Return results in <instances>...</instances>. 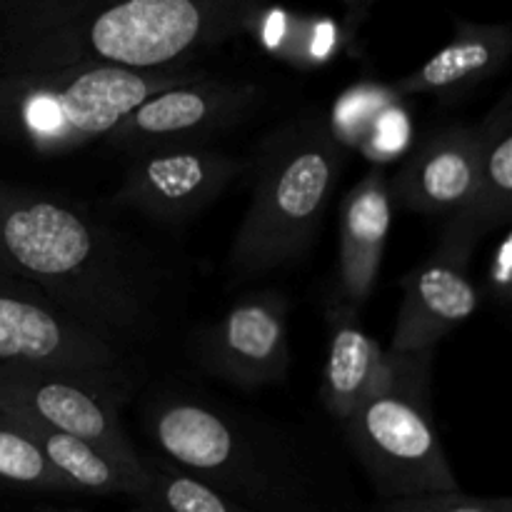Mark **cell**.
I'll list each match as a JSON object with an SVG mask.
<instances>
[{
  "label": "cell",
  "mask_w": 512,
  "mask_h": 512,
  "mask_svg": "<svg viewBox=\"0 0 512 512\" xmlns=\"http://www.w3.org/2000/svg\"><path fill=\"white\" fill-rule=\"evenodd\" d=\"M0 270L128 355L158 338L168 308L170 278L143 245L78 200L5 180Z\"/></svg>",
  "instance_id": "cell-1"
},
{
  "label": "cell",
  "mask_w": 512,
  "mask_h": 512,
  "mask_svg": "<svg viewBox=\"0 0 512 512\" xmlns=\"http://www.w3.org/2000/svg\"><path fill=\"white\" fill-rule=\"evenodd\" d=\"M273 0H0V75L75 65L188 68Z\"/></svg>",
  "instance_id": "cell-2"
},
{
  "label": "cell",
  "mask_w": 512,
  "mask_h": 512,
  "mask_svg": "<svg viewBox=\"0 0 512 512\" xmlns=\"http://www.w3.org/2000/svg\"><path fill=\"white\" fill-rule=\"evenodd\" d=\"M155 455L255 512H335L293 440L213 398L173 393L148 410Z\"/></svg>",
  "instance_id": "cell-3"
},
{
  "label": "cell",
  "mask_w": 512,
  "mask_h": 512,
  "mask_svg": "<svg viewBox=\"0 0 512 512\" xmlns=\"http://www.w3.org/2000/svg\"><path fill=\"white\" fill-rule=\"evenodd\" d=\"M343 165L338 130L320 110H308L265 135L250 158L253 193L230 245V285L278 273L310 253Z\"/></svg>",
  "instance_id": "cell-4"
},
{
  "label": "cell",
  "mask_w": 512,
  "mask_h": 512,
  "mask_svg": "<svg viewBox=\"0 0 512 512\" xmlns=\"http://www.w3.org/2000/svg\"><path fill=\"white\" fill-rule=\"evenodd\" d=\"M205 70H130L75 65L45 73L0 75V138L40 158H60L105 135L150 95Z\"/></svg>",
  "instance_id": "cell-5"
},
{
  "label": "cell",
  "mask_w": 512,
  "mask_h": 512,
  "mask_svg": "<svg viewBox=\"0 0 512 512\" xmlns=\"http://www.w3.org/2000/svg\"><path fill=\"white\" fill-rule=\"evenodd\" d=\"M433 358L385 350L373 393L343 423L378 500L460 490L433 418Z\"/></svg>",
  "instance_id": "cell-6"
},
{
  "label": "cell",
  "mask_w": 512,
  "mask_h": 512,
  "mask_svg": "<svg viewBox=\"0 0 512 512\" xmlns=\"http://www.w3.org/2000/svg\"><path fill=\"white\" fill-rule=\"evenodd\" d=\"M0 363L33 365L73 375L128 400L135 365L128 353L100 340L55 308L35 285L0 270Z\"/></svg>",
  "instance_id": "cell-7"
},
{
  "label": "cell",
  "mask_w": 512,
  "mask_h": 512,
  "mask_svg": "<svg viewBox=\"0 0 512 512\" xmlns=\"http://www.w3.org/2000/svg\"><path fill=\"white\" fill-rule=\"evenodd\" d=\"M125 398L73 375L0 363V410L55 433L80 438L145 478V458L120 423Z\"/></svg>",
  "instance_id": "cell-8"
},
{
  "label": "cell",
  "mask_w": 512,
  "mask_h": 512,
  "mask_svg": "<svg viewBox=\"0 0 512 512\" xmlns=\"http://www.w3.org/2000/svg\"><path fill=\"white\" fill-rule=\"evenodd\" d=\"M263 100V85L203 73L145 98L105 135L103 143L128 158L165 148L208 145L210 138L243 123Z\"/></svg>",
  "instance_id": "cell-9"
},
{
  "label": "cell",
  "mask_w": 512,
  "mask_h": 512,
  "mask_svg": "<svg viewBox=\"0 0 512 512\" xmlns=\"http://www.w3.org/2000/svg\"><path fill=\"white\" fill-rule=\"evenodd\" d=\"M250 160L210 145L165 148L135 155L110 203L155 223H185L243 178Z\"/></svg>",
  "instance_id": "cell-10"
},
{
  "label": "cell",
  "mask_w": 512,
  "mask_h": 512,
  "mask_svg": "<svg viewBox=\"0 0 512 512\" xmlns=\"http://www.w3.org/2000/svg\"><path fill=\"white\" fill-rule=\"evenodd\" d=\"M288 320L290 303L278 290L243 295L200 338V365L243 390L283 383L293 360Z\"/></svg>",
  "instance_id": "cell-11"
},
{
  "label": "cell",
  "mask_w": 512,
  "mask_h": 512,
  "mask_svg": "<svg viewBox=\"0 0 512 512\" xmlns=\"http://www.w3.org/2000/svg\"><path fill=\"white\" fill-rule=\"evenodd\" d=\"M403 300L390 340V353L435 350L458 325L480 308L478 283L470 275V260L435 248L425 263L400 280Z\"/></svg>",
  "instance_id": "cell-12"
},
{
  "label": "cell",
  "mask_w": 512,
  "mask_h": 512,
  "mask_svg": "<svg viewBox=\"0 0 512 512\" xmlns=\"http://www.w3.org/2000/svg\"><path fill=\"white\" fill-rule=\"evenodd\" d=\"M478 168V125H448L435 130L390 178L393 205L425 218H448L473 195Z\"/></svg>",
  "instance_id": "cell-13"
},
{
  "label": "cell",
  "mask_w": 512,
  "mask_h": 512,
  "mask_svg": "<svg viewBox=\"0 0 512 512\" xmlns=\"http://www.w3.org/2000/svg\"><path fill=\"white\" fill-rule=\"evenodd\" d=\"M480 128V168L473 195L448 215L438 248L473 258L475 248L512 218V100L503 95Z\"/></svg>",
  "instance_id": "cell-14"
},
{
  "label": "cell",
  "mask_w": 512,
  "mask_h": 512,
  "mask_svg": "<svg viewBox=\"0 0 512 512\" xmlns=\"http://www.w3.org/2000/svg\"><path fill=\"white\" fill-rule=\"evenodd\" d=\"M512 58V28L508 23L455 20V35L418 70L390 85L395 98L430 95L443 105H455L473 90L493 80Z\"/></svg>",
  "instance_id": "cell-15"
},
{
  "label": "cell",
  "mask_w": 512,
  "mask_h": 512,
  "mask_svg": "<svg viewBox=\"0 0 512 512\" xmlns=\"http://www.w3.org/2000/svg\"><path fill=\"white\" fill-rule=\"evenodd\" d=\"M393 228V195L383 168H373L340 208V260L335 298L360 310L378 285L385 243Z\"/></svg>",
  "instance_id": "cell-16"
},
{
  "label": "cell",
  "mask_w": 512,
  "mask_h": 512,
  "mask_svg": "<svg viewBox=\"0 0 512 512\" xmlns=\"http://www.w3.org/2000/svg\"><path fill=\"white\" fill-rule=\"evenodd\" d=\"M328 355H325L320 403L325 413L343 425L363 400L373 393L380 378L385 350L363 330L358 310L333 298L325 305Z\"/></svg>",
  "instance_id": "cell-17"
},
{
  "label": "cell",
  "mask_w": 512,
  "mask_h": 512,
  "mask_svg": "<svg viewBox=\"0 0 512 512\" xmlns=\"http://www.w3.org/2000/svg\"><path fill=\"white\" fill-rule=\"evenodd\" d=\"M10 418H15V415H10ZM15 420L23 425L30 440L38 445L43 458L50 463V468L58 475H63V480L73 488V493L100 495V498L125 495V498L133 500H138L140 493H143L148 473H145V478H138V475L128 473L123 465L115 463L103 450L85 443V440L55 433V430L28 423L23 418Z\"/></svg>",
  "instance_id": "cell-18"
},
{
  "label": "cell",
  "mask_w": 512,
  "mask_h": 512,
  "mask_svg": "<svg viewBox=\"0 0 512 512\" xmlns=\"http://www.w3.org/2000/svg\"><path fill=\"white\" fill-rule=\"evenodd\" d=\"M143 458L148 478L143 493L135 500L138 505H148L160 512H255L180 473L160 455H143Z\"/></svg>",
  "instance_id": "cell-19"
},
{
  "label": "cell",
  "mask_w": 512,
  "mask_h": 512,
  "mask_svg": "<svg viewBox=\"0 0 512 512\" xmlns=\"http://www.w3.org/2000/svg\"><path fill=\"white\" fill-rule=\"evenodd\" d=\"M0 485L40 493H73L63 475L50 468L23 425L0 410Z\"/></svg>",
  "instance_id": "cell-20"
},
{
  "label": "cell",
  "mask_w": 512,
  "mask_h": 512,
  "mask_svg": "<svg viewBox=\"0 0 512 512\" xmlns=\"http://www.w3.org/2000/svg\"><path fill=\"white\" fill-rule=\"evenodd\" d=\"M373 512H512L510 498H480L463 490L378 500Z\"/></svg>",
  "instance_id": "cell-21"
},
{
  "label": "cell",
  "mask_w": 512,
  "mask_h": 512,
  "mask_svg": "<svg viewBox=\"0 0 512 512\" xmlns=\"http://www.w3.org/2000/svg\"><path fill=\"white\" fill-rule=\"evenodd\" d=\"M488 288L500 305H508L512 288V235L505 233L488 265Z\"/></svg>",
  "instance_id": "cell-22"
},
{
  "label": "cell",
  "mask_w": 512,
  "mask_h": 512,
  "mask_svg": "<svg viewBox=\"0 0 512 512\" xmlns=\"http://www.w3.org/2000/svg\"><path fill=\"white\" fill-rule=\"evenodd\" d=\"M345 8V20H348V30H355L365 18H368L370 10L380 3V0H340Z\"/></svg>",
  "instance_id": "cell-23"
},
{
  "label": "cell",
  "mask_w": 512,
  "mask_h": 512,
  "mask_svg": "<svg viewBox=\"0 0 512 512\" xmlns=\"http://www.w3.org/2000/svg\"><path fill=\"white\" fill-rule=\"evenodd\" d=\"M33 512H88V510H80V508H38Z\"/></svg>",
  "instance_id": "cell-24"
},
{
  "label": "cell",
  "mask_w": 512,
  "mask_h": 512,
  "mask_svg": "<svg viewBox=\"0 0 512 512\" xmlns=\"http://www.w3.org/2000/svg\"><path fill=\"white\" fill-rule=\"evenodd\" d=\"M133 512H160V510L148 508V505H135V510H133Z\"/></svg>",
  "instance_id": "cell-25"
}]
</instances>
